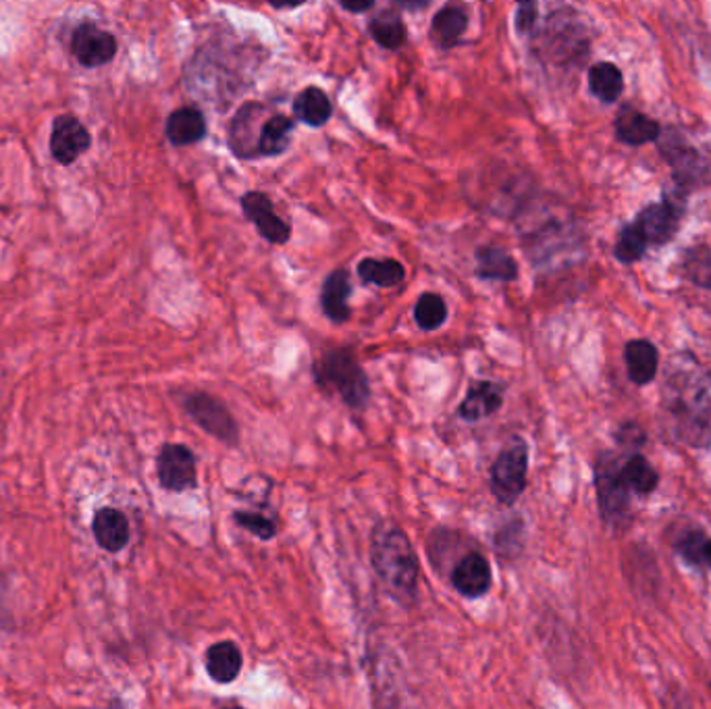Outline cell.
I'll return each mask as SVG.
<instances>
[{
  "label": "cell",
  "instance_id": "cell-1",
  "mask_svg": "<svg viewBox=\"0 0 711 709\" xmlns=\"http://www.w3.org/2000/svg\"><path fill=\"white\" fill-rule=\"evenodd\" d=\"M710 373L691 354L674 356L662 387V406L672 431L691 448L711 446Z\"/></svg>",
  "mask_w": 711,
  "mask_h": 709
},
{
  "label": "cell",
  "instance_id": "cell-2",
  "mask_svg": "<svg viewBox=\"0 0 711 709\" xmlns=\"http://www.w3.org/2000/svg\"><path fill=\"white\" fill-rule=\"evenodd\" d=\"M371 564L381 585L402 608L418 604L420 564L413 541L392 520L376 522L371 532Z\"/></svg>",
  "mask_w": 711,
  "mask_h": 709
},
{
  "label": "cell",
  "instance_id": "cell-3",
  "mask_svg": "<svg viewBox=\"0 0 711 709\" xmlns=\"http://www.w3.org/2000/svg\"><path fill=\"white\" fill-rule=\"evenodd\" d=\"M315 379L323 387H331L352 410H364L371 402V383L358 364L352 350H331L318 358Z\"/></svg>",
  "mask_w": 711,
  "mask_h": 709
},
{
  "label": "cell",
  "instance_id": "cell-4",
  "mask_svg": "<svg viewBox=\"0 0 711 709\" xmlns=\"http://www.w3.org/2000/svg\"><path fill=\"white\" fill-rule=\"evenodd\" d=\"M620 458L612 452L601 453L595 462V489L601 518L613 531L627 529L631 522L632 495L620 479Z\"/></svg>",
  "mask_w": 711,
  "mask_h": 709
},
{
  "label": "cell",
  "instance_id": "cell-5",
  "mask_svg": "<svg viewBox=\"0 0 711 709\" xmlns=\"http://www.w3.org/2000/svg\"><path fill=\"white\" fill-rule=\"evenodd\" d=\"M529 474V446L524 439L514 437L512 441L495 458L489 487L501 506H514L527 489Z\"/></svg>",
  "mask_w": 711,
  "mask_h": 709
},
{
  "label": "cell",
  "instance_id": "cell-6",
  "mask_svg": "<svg viewBox=\"0 0 711 709\" xmlns=\"http://www.w3.org/2000/svg\"><path fill=\"white\" fill-rule=\"evenodd\" d=\"M183 408L204 434L215 437L221 443H227L232 448L237 446L239 429H237L236 418L215 395L192 392L183 397Z\"/></svg>",
  "mask_w": 711,
  "mask_h": 709
},
{
  "label": "cell",
  "instance_id": "cell-7",
  "mask_svg": "<svg viewBox=\"0 0 711 709\" xmlns=\"http://www.w3.org/2000/svg\"><path fill=\"white\" fill-rule=\"evenodd\" d=\"M157 474L162 489L190 492L198 485L196 455L181 443H167L158 452Z\"/></svg>",
  "mask_w": 711,
  "mask_h": 709
},
{
  "label": "cell",
  "instance_id": "cell-8",
  "mask_svg": "<svg viewBox=\"0 0 711 709\" xmlns=\"http://www.w3.org/2000/svg\"><path fill=\"white\" fill-rule=\"evenodd\" d=\"M239 204L244 215L257 227L262 239H267L273 246H283L290 241L292 225L276 215L273 200L264 192H248L241 196Z\"/></svg>",
  "mask_w": 711,
  "mask_h": 709
},
{
  "label": "cell",
  "instance_id": "cell-9",
  "mask_svg": "<svg viewBox=\"0 0 711 709\" xmlns=\"http://www.w3.org/2000/svg\"><path fill=\"white\" fill-rule=\"evenodd\" d=\"M492 585V564L481 552L466 553L452 571V587L466 599H478L487 595Z\"/></svg>",
  "mask_w": 711,
  "mask_h": 709
},
{
  "label": "cell",
  "instance_id": "cell-10",
  "mask_svg": "<svg viewBox=\"0 0 711 709\" xmlns=\"http://www.w3.org/2000/svg\"><path fill=\"white\" fill-rule=\"evenodd\" d=\"M71 50L83 67H100L115 59L117 40L113 34L88 23L78 27L71 40Z\"/></svg>",
  "mask_w": 711,
  "mask_h": 709
},
{
  "label": "cell",
  "instance_id": "cell-11",
  "mask_svg": "<svg viewBox=\"0 0 711 709\" xmlns=\"http://www.w3.org/2000/svg\"><path fill=\"white\" fill-rule=\"evenodd\" d=\"M90 134L71 115H60L55 119L53 136H50V153L59 160L60 165L76 162L88 148H90Z\"/></svg>",
  "mask_w": 711,
  "mask_h": 709
},
{
  "label": "cell",
  "instance_id": "cell-12",
  "mask_svg": "<svg viewBox=\"0 0 711 709\" xmlns=\"http://www.w3.org/2000/svg\"><path fill=\"white\" fill-rule=\"evenodd\" d=\"M678 218H680V211L672 204L670 200H666V202L652 204L645 211H641L632 225L639 229V234L647 241V246L650 244L662 246V244L670 241L676 234Z\"/></svg>",
  "mask_w": 711,
  "mask_h": 709
},
{
  "label": "cell",
  "instance_id": "cell-13",
  "mask_svg": "<svg viewBox=\"0 0 711 709\" xmlns=\"http://www.w3.org/2000/svg\"><path fill=\"white\" fill-rule=\"evenodd\" d=\"M501 406H504V387L494 381H476L469 387L466 397L458 406V416L462 420L476 423L489 418Z\"/></svg>",
  "mask_w": 711,
  "mask_h": 709
},
{
  "label": "cell",
  "instance_id": "cell-14",
  "mask_svg": "<svg viewBox=\"0 0 711 709\" xmlns=\"http://www.w3.org/2000/svg\"><path fill=\"white\" fill-rule=\"evenodd\" d=\"M292 132H294V119L283 113H271L258 125L255 157H281L292 144Z\"/></svg>",
  "mask_w": 711,
  "mask_h": 709
},
{
  "label": "cell",
  "instance_id": "cell-15",
  "mask_svg": "<svg viewBox=\"0 0 711 709\" xmlns=\"http://www.w3.org/2000/svg\"><path fill=\"white\" fill-rule=\"evenodd\" d=\"M352 296V283L346 269H336L331 275L325 279L320 290V306L323 313L331 323H346L352 316V308L348 300Z\"/></svg>",
  "mask_w": 711,
  "mask_h": 709
},
{
  "label": "cell",
  "instance_id": "cell-16",
  "mask_svg": "<svg viewBox=\"0 0 711 709\" xmlns=\"http://www.w3.org/2000/svg\"><path fill=\"white\" fill-rule=\"evenodd\" d=\"M206 117L196 106H181L167 119V138L173 146H192L206 138Z\"/></svg>",
  "mask_w": 711,
  "mask_h": 709
},
{
  "label": "cell",
  "instance_id": "cell-17",
  "mask_svg": "<svg viewBox=\"0 0 711 709\" xmlns=\"http://www.w3.org/2000/svg\"><path fill=\"white\" fill-rule=\"evenodd\" d=\"M94 539L104 552L117 553L129 541V520L115 508H102L92 522Z\"/></svg>",
  "mask_w": 711,
  "mask_h": 709
},
{
  "label": "cell",
  "instance_id": "cell-18",
  "mask_svg": "<svg viewBox=\"0 0 711 709\" xmlns=\"http://www.w3.org/2000/svg\"><path fill=\"white\" fill-rule=\"evenodd\" d=\"M204 666L208 676L218 683V685H232L237 680L241 666H244V657L241 651L237 648L234 641H218L215 645H211L204 655Z\"/></svg>",
  "mask_w": 711,
  "mask_h": 709
},
{
  "label": "cell",
  "instance_id": "cell-19",
  "mask_svg": "<svg viewBox=\"0 0 711 709\" xmlns=\"http://www.w3.org/2000/svg\"><path fill=\"white\" fill-rule=\"evenodd\" d=\"M613 130H616L618 139L629 146H643V144L655 142L662 136V127L657 121L634 111L631 106H627L618 113Z\"/></svg>",
  "mask_w": 711,
  "mask_h": 709
},
{
  "label": "cell",
  "instance_id": "cell-20",
  "mask_svg": "<svg viewBox=\"0 0 711 709\" xmlns=\"http://www.w3.org/2000/svg\"><path fill=\"white\" fill-rule=\"evenodd\" d=\"M469 30V13L458 4H445L431 21V38L441 50H450Z\"/></svg>",
  "mask_w": 711,
  "mask_h": 709
},
{
  "label": "cell",
  "instance_id": "cell-21",
  "mask_svg": "<svg viewBox=\"0 0 711 709\" xmlns=\"http://www.w3.org/2000/svg\"><path fill=\"white\" fill-rule=\"evenodd\" d=\"M476 269L474 275L485 281H504L510 283L518 279V262L510 252L497 246H481L474 255Z\"/></svg>",
  "mask_w": 711,
  "mask_h": 709
},
{
  "label": "cell",
  "instance_id": "cell-22",
  "mask_svg": "<svg viewBox=\"0 0 711 709\" xmlns=\"http://www.w3.org/2000/svg\"><path fill=\"white\" fill-rule=\"evenodd\" d=\"M624 360H627L629 379L634 385H647L655 379L659 367V354L652 341L634 339L631 344H627Z\"/></svg>",
  "mask_w": 711,
  "mask_h": 709
},
{
  "label": "cell",
  "instance_id": "cell-23",
  "mask_svg": "<svg viewBox=\"0 0 711 709\" xmlns=\"http://www.w3.org/2000/svg\"><path fill=\"white\" fill-rule=\"evenodd\" d=\"M294 115L308 127H323L334 115V104L320 88L308 86L294 99Z\"/></svg>",
  "mask_w": 711,
  "mask_h": 709
},
{
  "label": "cell",
  "instance_id": "cell-24",
  "mask_svg": "<svg viewBox=\"0 0 711 709\" xmlns=\"http://www.w3.org/2000/svg\"><path fill=\"white\" fill-rule=\"evenodd\" d=\"M618 471H620L622 483L627 485V489L632 495H650L659 483V476L655 473V469L641 453H632L624 462L620 460Z\"/></svg>",
  "mask_w": 711,
  "mask_h": 709
},
{
  "label": "cell",
  "instance_id": "cell-25",
  "mask_svg": "<svg viewBox=\"0 0 711 709\" xmlns=\"http://www.w3.org/2000/svg\"><path fill=\"white\" fill-rule=\"evenodd\" d=\"M358 277L376 288H397L406 277V269L395 258H364L358 262Z\"/></svg>",
  "mask_w": 711,
  "mask_h": 709
},
{
  "label": "cell",
  "instance_id": "cell-26",
  "mask_svg": "<svg viewBox=\"0 0 711 709\" xmlns=\"http://www.w3.org/2000/svg\"><path fill=\"white\" fill-rule=\"evenodd\" d=\"M589 90L603 104H613L624 92L622 71L613 63H597L589 69Z\"/></svg>",
  "mask_w": 711,
  "mask_h": 709
},
{
  "label": "cell",
  "instance_id": "cell-27",
  "mask_svg": "<svg viewBox=\"0 0 711 709\" xmlns=\"http://www.w3.org/2000/svg\"><path fill=\"white\" fill-rule=\"evenodd\" d=\"M369 34L385 50H397L406 42V25L399 13L381 11L369 21Z\"/></svg>",
  "mask_w": 711,
  "mask_h": 709
},
{
  "label": "cell",
  "instance_id": "cell-28",
  "mask_svg": "<svg viewBox=\"0 0 711 709\" xmlns=\"http://www.w3.org/2000/svg\"><path fill=\"white\" fill-rule=\"evenodd\" d=\"M680 271L691 283L711 290V246H695L680 260Z\"/></svg>",
  "mask_w": 711,
  "mask_h": 709
},
{
  "label": "cell",
  "instance_id": "cell-29",
  "mask_svg": "<svg viewBox=\"0 0 711 709\" xmlns=\"http://www.w3.org/2000/svg\"><path fill=\"white\" fill-rule=\"evenodd\" d=\"M445 318H448V304L443 297L433 294V292H427L418 297L415 306V320L425 334H431L439 327H443Z\"/></svg>",
  "mask_w": 711,
  "mask_h": 709
},
{
  "label": "cell",
  "instance_id": "cell-30",
  "mask_svg": "<svg viewBox=\"0 0 711 709\" xmlns=\"http://www.w3.org/2000/svg\"><path fill=\"white\" fill-rule=\"evenodd\" d=\"M645 250H647V241L639 234V229L634 225L622 227L613 246V257L622 265H632L645 255Z\"/></svg>",
  "mask_w": 711,
  "mask_h": 709
},
{
  "label": "cell",
  "instance_id": "cell-31",
  "mask_svg": "<svg viewBox=\"0 0 711 709\" xmlns=\"http://www.w3.org/2000/svg\"><path fill=\"white\" fill-rule=\"evenodd\" d=\"M237 527L244 531L252 532L260 541H273L276 537V525L273 518L257 513H234Z\"/></svg>",
  "mask_w": 711,
  "mask_h": 709
},
{
  "label": "cell",
  "instance_id": "cell-32",
  "mask_svg": "<svg viewBox=\"0 0 711 709\" xmlns=\"http://www.w3.org/2000/svg\"><path fill=\"white\" fill-rule=\"evenodd\" d=\"M678 552L692 564L711 569V539L703 537L701 532H692L689 537H685L678 543Z\"/></svg>",
  "mask_w": 711,
  "mask_h": 709
},
{
  "label": "cell",
  "instance_id": "cell-33",
  "mask_svg": "<svg viewBox=\"0 0 711 709\" xmlns=\"http://www.w3.org/2000/svg\"><path fill=\"white\" fill-rule=\"evenodd\" d=\"M537 18H539V7L534 2H522L516 9V18H514V25L516 32L520 36H529L537 25Z\"/></svg>",
  "mask_w": 711,
  "mask_h": 709
},
{
  "label": "cell",
  "instance_id": "cell-34",
  "mask_svg": "<svg viewBox=\"0 0 711 709\" xmlns=\"http://www.w3.org/2000/svg\"><path fill=\"white\" fill-rule=\"evenodd\" d=\"M339 4H341V9L348 11V13H366V11H371V9L375 7L373 0H364V2H348V0H341Z\"/></svg>",
  "mask_w": 711,
  "mask_h": 709
},
{
  "label": "cell",
  "instance_id": "cell-35",
  "mask_svg": "<svg viewBox=\"0 0 711 709\" xmlns=\"http://www.w3.org/2000/svg\"><path fill=\"white\" fill-rule=\"evenodd\" d=\"M399 9H427L429 7V0L425 2H397Z\"/></svg>",
  "mask_w": 711,
  "mask_h": 709
},
{
  "label": "cell",
  "instance_id": "cell-36",
  "mask_svg": "<svg viewBox=\"0 0 711 709\" xmlns=\"http://www.w3.org/2000/svg\"><path fill=\"white\" fill-rule=\"evenodd\" d=\"M304 2H271V7L273 9H279V11H285V9H297V7H302Z\"/></svg>",
  "mask_w": 711,
  "mask_h": 709
},
{
  "label": "cell",
  "instance_id": "cell-37",
  "mask_svg": "<svg viewBox=\"0 0 711 709\" xmlns=\"http://www.w3.org/2000/svg\"><path fill=\"white\" fill-rule=\"evenodd\" d=\"M106 709H127V708H125V704H123L121 699H113V701H111V706H109V708Z\"/></svg>",
  "mask_w": 711,
  "mask_h": 709
},
{
  "label": "cell",
  "instance_id": "cell-38",
  "mask_svg": "<svg viewBox=\"0 0 711 709\" xmlns=\"http://www.w3.org/2000/svg\"><path fill=\"white\" fill-rule=\"evenodd\" d=\"M227 709H244V708H227Z\"/></svg>",
  "mask_w": 711,
  "mask_h": 709
}]
</instances>
